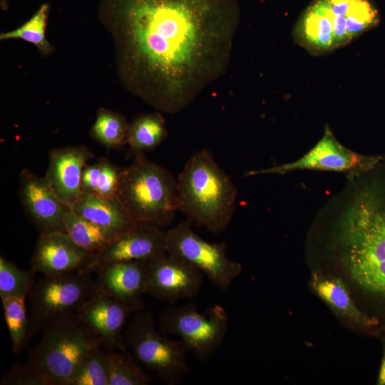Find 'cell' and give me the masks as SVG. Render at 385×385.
<instances>
[{"label":"cell","instance_id":"obj_1","mask_svg":"<svg viewBox=\"0 0 385 385\" xmlns=\"http://www.w3.org/2000/svg\"><path fill=\"white\" fill-rule=\"evenodd\" d=\"M107 27L135 96L167 113L186 108L228 65L236 0H111Z\"/></svg>","mask_w":385,"mask_h":385},{"label":"cell","instance_id":"obj_2","mask_svg":"<svg viewBox=\"0 0 385 385\" xmlns=\"http://www.w3.org/2000/svg\"><path fill=\"white\" fill-rule=\"evenodd\" d=\"M382 161V160H381ZM347 176L319 210L332 223V247L370 314L385 329V163Z\"/></svg>","mask_w":385,"mask_h":385},{"label":"cell","instance_id":"obj_3","mask_svg":"<svg viewBox=\"0 0 385 385\" xmlns=\"http://www.w3.org/2000/svg\"><path fill=\"white\" fill-rule=\"evenodd\" d=\"M237 197L236 186L207 149L194 153L176 180L178 210L214 234L227 227Z\"/></svg>","mask_w":385,"mask_h":385},{"label":"cell","instance_id":"obj_4","mask_svg":"<svg viewBox=\"0 0 385 385\" xmlns=\"http://www.w3.org/2000/svg\"><path fill=\"white\" fill-rule=\"evenodd\" d=\"M41 329L42 338L29 351L25 364L45 385H71L86 354L102 346L99 337L76 312L57 315L43 323Z\"/></svg>","mask_w":385,"mask_h":385},{"label":"cell","instance_id":"obj_5","mask_svg":"<svg viewBox=\"0 0 385 385\" xmlns=\"http://www.w3.org/2000/svg\"><path fill=\"white\" fill-rule=\"evenodd\" d=\"M118 197L138 225L163 228L178 210L176 180L173 174L145 154L124 168Z\"/></svg>","mask_w":385,"mask_h":385},{"label":"cell","instance_id":"obj_6","mask_svg":"<svg viewBox=\"0 0 385 385\" xmlns=\"http://www.w3.org/2000/svg\"><path fill=\"white\" fill-rule=\"evenodd\" d=\"M155 319L150 311L134 314L124 329L126 347L145 370L155 373L165 384L175 385L190 372L189 350L182 340L164 337Z\"/></svg>","mask_w":385,"mask_h":385},{"label":"cell","instance_id":"obj_7","mask_svg":"<svg viewBox=\"0 0 385 385\" xmlns=\"http://www.w3.org/2000/svg\"><path fill=\"white\" fill-rule=\"evenodd\" d=\"M162 333L176 335L200 361L210 360L220 348L228 327V316L220 304L200 313L195 304L168 307L158 316Z\"/></svg>","mask_w":385,"mask_h":385},{"label":"cell","instance_id":"obj_8","mask_svg":"<svg viewBox=\"0 0 385 385\" xmlns=\"http://www.w3.org/2000/svg\"><path fill=\"white\" fill-rule=\"evenodd\" d=\"M91 273L81 270L61 275H43L34 281L28 294L30 337L48 319L76 312L97 291Z\"/></svg>","mask_w":385,"mask_h":385},{"label":"cell","instance_id":"obj_9","mask_svg":"<svg viewBox=\"0 0 385 385\" xmlns=\"http://www.w3.org/2000/svg\"><path fill=\"white\" fill-rule=\"evenodd\" d=\"M190 220H183L165 232L166 252L194 267L216 287L227 289L240 274V263L231 260L224 242H210L191 228Z\"/></svg>","mask_w":385,"mask_h":385},{"label":"cell","instance_id":"obj_10","mask_svg":"<svg viewBox=\"0 0 385 385\" xmlns=\"http://www.w3.org/2000/svg\"><path fill=\"white\" fill-rule=\"evenodd\" d=\"M382 160L381 155H364L348 149L337 140L327 125L322 138L298 160L265 169L250 170L245 175H283L294 170H308L339 172L351 176L371 169Z\"/></svg>","mask_w":385,"mask_h":385},{"label":"cell","instance_id":"obj_11","mask_svg":"<svg viewBox=\"0 0 385 385\" xmlns=\"http://www.w3.org/2000/svg\"><path fill=\"white\" fill-rule=\"evenodd\" d=\"M144 304H128L98 289L76 312L80 319L101 339L106 351H126L124 329Z\"/></svg>","mask_w":385,"mask_h":385},{"label":"cell","instance_id":"obj_12","mask_svg":"<svg viewBox=\"0 0 385 385\" xmlns=\"http://www.w3.org/2000/svg\"><path fill=\"white\" fill-rule=\"evenodd\" d=\"M202 273L183 260L163 252L147 261L145 291L172 304L191 299L200 291Z\"/></svg>","mask_w":385,"mask_h":385},{"label":"cell","instance_id":"obj_13","mask_svg":"<svg viewBox=\"0 0 385 385\" xmlns=\"http://www.w3.org/2000/svg\"><path fill=\"white\" fill-rule=\"evenodd\" d=\"M19 196L26 215L39 234L66 232L65 217L69 207L44 176L23 168L19 174Z\"/></svg>","mask_w":385,"mask_h":385},{"label":"cell","instance_id":"obj_14","mask_svg":"<svg viewBox=\"0 0 385 385\" xmlns=\"http://www.w3.org/2000/svg\"><path fill=\"white\" fill-rule=\"evenodd\" d=\"M165 232L163 228L138 225L103 250L93 253L84 271L92 274L111 263L148 260L165 252Z\"/></svg>","mask_w":385,"mask_h":385},{"label":"cell","instance_id":"obj_15","mask_svg":"<svg viewBox=\"0 0 385 385\" xmlns=\"http://www.w3.org/2000/svg\"><path fill=\"white\" fill-rule=\"evenodd\" d=\"M91 255L66 232L39 234L31 259V269L43 275L69 274L84 270Z\"/></svg>","mask_w":385,"mask_h":385},{"label":"cell","instance_id":"obj_16","mask_svg":"<svg viewBox=\"0 0 385 385\" xmlns=\"http://www.w3.org/2000/svg\"><path fill=\"white\" fill-rule=\"evenodd\" d=\"M94 156V152L86 145L59 147L49 151L44 177L68 207H71L81 196L82 173Z\"/></svg>","mask_w":385,"mask_h":385},{"label":"cell","instance_id":"obj_17","mask_svg":"<svg viewBox=\"0 0 385 385\" xmlns=\"http://www.w3.org/2000/svg\"><path fill=\"white\" fill-rule=\"evenodd\" d=\"M312 291L341 319L364 334L379 336V321L360 309L352 300L342 280L320 270L314 271L309 280Z\"/></svg>","mask_w":385,"mask_h":385},{"label":"cell","instance_id":"obj_18","mask_svg":"<svg viewBox=\"0 0 385 385\" xmlns=\"http://www.w3.org/2000/svg\"><path fill=\"white\" fill-rule=\"evenodd\" d=\"M148 260L118 262L98 270L99 289L124 303L144 304Z\"/></svg>","mask_w":385,"mask_h":385},{"label":"cell","instance_id":"obj_19","mask_svg":"<svg viewBox=\"0 0 385 385\" xmlns=\"http://www.w3.org/2000/svg\"><path fill=\"white\" fill-rule=\"evenodd\" d=\"M293 37L312 55L326 54L337 48L326 0H313L307 6L296 23Z\"/></svg>","mask_w":385,"mask_h":385},{"label":"cell","instance_id":"obj_20","mask_svg":"<svg viewBox=\"0 0 385 385\" xmlns=\"http://www.w3.org/2000/svg\"><path fill=\"white\" fill-rule=\"evenodd\" d=\"M70 208L78 215L118 236L135 230L138 225L118 197L108 200L95 193H83Z\"/></svg>","mask_w":385,"mask_h":385},{"label":"cell","instance_id":"obj_21","mask_svg":"<svg viewBox=\"0 0 385 385\" xmlns=\"http://www.w3.org/2000/svg\"><path fill=\"white\" fill-rule=\"evenodd\" d=\"M165 120L159 113L142 114L128 125L126 158L155 149L167 138Z\"/></svg>","mask_w":385,"mask_h":385},{"label":"cell","instance_id":"obj_22","mask_svg":"<svg viewBox=\"0 0 385 385\" xmlns=\"http://www.w3.org/2000/svg\"><path fill=\"white\" fill-rule=\"evenodd\" d=\"M65 227L66 232L71 240L92 254L103 250L120 237L113 231L78 215L70 207L66 215Z\"/></svg>","mask_w":385,"mask_h":385},{"label":"cell","instance_id":"obj_23","mask_svg":"<svg viewBox=\"0 0 385 385\" xmlns=\"http://www.w3.org/2000/svg\"><path fill=\"white\" fill-rule=\"evenodd\" d=\"M329 7L343 16L351 42L379 22L378 11L370 0H326Z\"/></svg>","mask_w":385,"mask_h":385},{"label":"cell","instance_id":"obj_24","mask_svg":"<svg viewBox=\"0 0 385 385\" xmlns=\"http://www.w3.org/2000/svg\"><path fill=\"white\" fill-rule=\"evenodd\" d=\"M128 125L120 113L101 108L89 134L107 150H119L127 145Z\"/></svg>","mask_w":385,"mask_h":385},{"label":"cell","instance_id":"obj_25","mask_svg":"<svg viewBox=\"0 0 385 385\" xmlns=\"http://www.w3.org/2000/svg\"><path fill=\"white\" fill-rule=\"evenodd\" d=\"M109 385H148L152 379L135 356L126 351H106Z\"/></svg>","mask_w":385,"mask_h":385},{"label":"cell","instance_id":"obj_26","mask_svg":"<svg viewBox=\"0 0 385 385\" xmlns=\"http://www.w3.org/2000/svg\"><path fill=\"white\" fill-rule=\"evenodd\" d=\"M26 298L11 297L2 299L5 322L10 334L12 351L20 354L27 346L30 337V320Z\"/></svg>","mask_w":385,"mask_h":385},{"label":"cell","instance_id":"obj_27","mask_svg":"<svg viewBox=\"0 0 385 385\" xmlns=\"http://www.w3.org/2000/svg\"><path fill=\"white\" fill-rule=\"evenodd\" d=\"M48 9V4H43L24 24L14 30L1 33V40L21 38L34 44L42 54H49L53 48L45 36Z\"/></svg>","mask_w":385,"mask_h":385},{"label":"cell","instance_id":"obj_28","mask_svg":"<svg viewBox=\"0 0 385 385\" xmlns=\"http://www.w3.org/2000/svg\"><path fill=\"white\" fill-rule=\"evenodd\" d=\"M36 273L31 269L23 270L0 256V297L1 300L11 297H28Z\"/></svg>","mask_w":385,"mask_h":385},{"label":"cell","instance_id":"obj_29","mask_svg":"<svg viewBox=\"0 0 385 385\" xmlns=\"http://www.w3.org/2000/svg\"><path fill=\"white\" fill-rule=\"evenodd\" d=\"M102 348H94L86 354L71 385H109L107 354Z\"/></svg>","mask_w":385,"mask_h":385},{"label":"cell","instance_id":"obj_30","mask_svg":"<svg viewBox=\"0 0 385 385\" xmlns=\"http://www.w3.org/2000/svg\"><path fill=\"white\" fill-rule=\"evenodd\" d=\"M98 161L101 173L95 194L104 199H115L118 197L124 168L114 165L103 157L99 158Z\"/></svg>","mask_w":385,"mask_h":385},{"label":"cell","instance_id":"obj_31","mask_svg":"<svg viewBox=\"0 0 385 385\" xmlns=\"http://www.w3.org/2000/svg\"><path fill=\"white\" fill-rule=\"evenodd\" d=\"M1 385H45L26 364L16 363L10 370L2 376Z\"/></svg>","mask_w":385,"mask_h":385},{"label":"cell","instance_id":"obj_32","mask_svg":"<svg viewBox=\"0 0 385 385\" xmlns=\"http://www.w3.org/2000/svg\"><path fill=\"white\" fill-rule=\"evenodd\" d=\"M101 173L98 161L91 165H86L81 176V190L83 193H95Z\"/></svg>","mask_w":385,"mask_h":385},{"label":"cell","instance_id":"obj_33","mask_svg":"<svg viewBox=\"0 0 385 385\" xmlns=\"http://www.w3.org/2000/svg\"><path fill=\"white\" fill-rule=\"evenodd\" d=\"M379 336L381 339L383 352L376 384L385 385V330L381 329Z\"/></svg>","mask_w":385,"mask_h":385}]
</instances>
